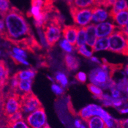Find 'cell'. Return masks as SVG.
Here are the masks:
<instances>
[{
    "mask_svg": "<svg viewBox=\"0 0 128 128\" xmlns=\"http://www.w3.org/2000/svg\"><path fill=\"white\" fill-rule=\"evenodd\" d=\"M120 113L121 114H127V113H128V108H122V109H120Z\"/></svg>",
    "mask_w": 128,
    "mask_h": 128,
    "instance_id": "41",
    "label": "cell"
},
{
    "mask_svg": "<svg viewBox=\"0 0 128 128\" xmlns=\"http://www.w3.org/2000/svg\"><path fill=\"white\" fill-rule=\"evenodd\" d=\"M10 55L12 60L16 64H22L26 65V66H29L30 65V62L26 60V58H22L21 56H18L16 55V54H14L12 52H10Z\"/></svg>",
    "mask_w": 128,
    "mask_h": 128,
    "instance_id": "30",
    "label": "cell"
},
{
    "mask_svg": "<svg viewBox=\"0 0 128 128\" xmlns=\"http://www.w3.org/2000/svg\"><path fill=\"white\" fill-rule=\"evenodd\" d=\"M118 27L110 22H103L96 25V34L97 38H108Z\"/></svg>",
    "mask_w": 128,
    "mask_h": 128,
    "instance_id": "9",
    "label": "cell"
},
{
    "mask_svg": "<svg viewBox=\"0 0 128 128\" xmlns=\"http://www.w3.org/2000/svg\"><path fill=\"white\" fill-rule=\"evenodd\" d=\"M20 94L17 92L9 90L7 95L3 96L0 104L1 112L6 118L12 114L20 111Z\"/></svg>",
    "mask_w": 128,
    "mask_h": 128,
    "instance_id": "4",
    "label": "cell"
},
{
    "mask_svg": "<svg viewBox=\"0 0 128 128\" xmlns=\"http://www.w3.org/2000/svg\"><path fill=\"white\" fill-rule=\"evenodd\" d=\"M3 88H4V87H3L2 86H0V92H3Z\"/></svg>",
    "mask_w": 128,
    "mask_h": 128,
    "instance_id": "44",
    "label": "cell"
},
{
    "mask_svg": "<svg viewBox=\"0 0 128 128\" xmlns=\"http://www.w3.org/2000/svg\"><path fill=\"white\" fill-rule=\"evenodd\" d=\"M32 80H21L18 81V87H17V92H22V94L28 93L32 91L31 87H32ZM19 94V93H18Z\"/></svg>",
    "mask_w": 128,
    "mask_h": 128,
    "instance_id": "20",
    "label": "cell"
},
{
    "mask_svg": "<svg viewBox=\"0 0 128 128\" xmlns=\"http://www.w3.org/2000/svg\"><path fill=\"white\" fill-rule=\"evenodd\" d=\"M108 50L113 52L128 56V34L117 29L108 38Z\"/></svg>",
    "mask_w": 128,
    "mask_h": 128,
    "instance_id": "3",
    "label": "cell"
},
{
    "mask_svg": "<svg viewBox=\"0 0 128 128\" xmlns=\"http://www.w3.org/2000/svg\"><path fill=\"white\" fill-rule=\"evenodd\" d=\"M86 122L89 128H107L103 119L98 116H93Z\"/></svg>",
    "mask_w": 128,
    "mask_h": 128,
    "instance_id": "18",
    "label": "cell"
},
{
    "mask_svg": "<svg viewBox=\"0 0 128 128\" xmlns=\"http://www.w3.org/2000/svg\"><path fill=\"white\" fill-rule=\"evenodd\" d=\"M36 74V72L33 69H28L26 70L19 71L15 74L18 80H32Z\"/></svg>",
    "mask_w": 128,
    "mask_h": 128,
    "instance_id": "19",
    "label": "cell"
},
{
    "mask_svg": "<svg viewBox=\"0 0 128 128\" xmlns=\"http://www.w3.org/2000/svg\"><path fill=\"white\" fill-rule=\"evenodd\" d=\"M112 6V8L109 14V16L110 17L119 12L128 10V2L126 0H117Z\"/></svg>",
    "mask_w": 128,
    "mask_h": 128,
    "instance_id": "17",
    "label": "cell"
},
{
    "mask_svg": "<svg viewBox=\"0 0 128 128\" xmlns=\"http://www.w3.org/2000/svg\"><path fill=\"white\" fill-rule=\"evenodd\" d=\"M111 94L112 97L114 99H118L121 98V92L118 90L116 87L111 89Z\"/></svg>",
    "mask_w": 128,
    "mask_h": 128,
    "instance_id": "36",
    "label": "cell"
},
{
    "mask_svg": "<svg viewBox=\"0 0 128 128\" xmlns=\"http://www.w3.org/2000/svg\"><path fill=\"white\" fill-rule=\"evenodd\" d=\"M86 29V44L90 48L93 46L96 40L97 36L96 34V24L94 23L89 24L85 27Z\"/></svg>",
    "mask_w": 128,
    "mask_h": 128,
    "instance_id": "13",
    "label": "cell"
},
{
    "mask_svg": "<svg viewBox=\"0 0 128 128\" xmlns=\"http://www.w3.org/2000/svg\"><path fill=\"white\" fill-rule=\"evenodd\" d=\"M22 119H23V114L21 112L18 111L7 117V122H14Z\"/></svg>",
    "mask_w": 128,
    "mask_h": 128,
    "instance_id": "31",
    "label": "cell"
},
{
    "mask_svg": "<svg viewBox=\"0 0 128 128\" xmlns=\"http://www.w3.org/2000/svg\"><path fill=\"white\" fill-rule=\"evenodd\" d=\"M116 87L120 91H122L123 92H128V80L127 78H123L121 80L118 84L116 85Z\"/></svg>",
    "mask_w": 128,
    "mask_h": 128,
    "instance_id": "32",
    "label": "cell"
},
{
    "mask_svg": "<svg viewBox=\"0 0 128 128\" xmlns=\"http://www.w3.org/2000/svg\"><path fill=\"white\" fill-rule=\"evenodd\" d=\"M113 20L118 27V29L128 34V10H124L117 13L112 17Z\"/></svg>",
    "mask_w": 128,
    "mask_h": 128,
    "instance_id": "10",
    "label": "cell"
},
{
    "mask_svg": "<svg viewBox=\"0 0 128 128\" xmlns=\"http://www.w3.org/2000/svg\"><path fill=\"white\" fill-rule=\"evenodd\" d=\"M12 53L14 54H16V55L18 56H21L22 58H24L26 59L28 56H27V53L26 52V51L24 50L22 48L18 47V46H15L12 49Z\"/></svg>",
    "mask_w": 128,
    "mask_h": 128,
    "instance_id": "33",
    "label": "cell"
},
{
    "mask_svg": "<svg viewBox=\"0 0 128 128\" xmlns=\"http://www.w3.org/2000/svg\"><path fill=\"white\" fill-rule=\"evenodd\" d=\"M70 13L76 26L82 28L90 24L92 17V7L87 8H78L72 4Z\"/></svg>",
    "mask_w": 128,
    "mask_h": 128,
    "instance_id": "6",
    "label": "cell"
},
{
    "mask_svg": "<svg viewBox=\"0 0 128 128\" xmlns=\"http://www.w3.org/2000/svg\"><path fill=\"white\" fill-rule=\"evenodd\" d=\"M78 115L85 121L93 116L100 117L104 122L112 118L110 114L102 108V107L95 104H90L84 107L80 110Z\"/></svg>",
    "mask_w": 128,
    "mask_h": 128,
    "instance_id": "7",
    "label": "cell"
},
{
    "mask_svg": "<svg viewBox=\"0 0 128 128\" xmlns=\"http://www.w3.org/2000/svg\"><path fill=\"white\" fill-rule=\"evenodd\" d=\"M50 128V126H48V124H46V125H45V126H44V128Z\"/></svg>",
    "mask_w": 128,
    "mask_h": 128,
    "instance_id": "43",
    "label": "cell"
},
{
    "mask_svg": "<svg viewBox=\"0 0 128 128\" xmlns=\"http://www.w3.org/2000/svg\"><path fill=\"white\" fill-rule=\"evenodd\" d=\"M66 1H67V2H68L70 5H71L72 4V2H73V0H66Z\"/></svg>",
    "mask_w": 128,
    "mask_h": 128,
    "instance_id": "42",
    "label": "cell"
},
{
    "mask_svg": "<svg viewBox=\"0 0 128 128\" xmlns=\"http://www.w3.org/2000/svg\"><path fill=\"white\" fill-rule=\"evenodd\" d=\"M80 128H86V127L82 125V126H81V127H80Z\"/></svg>",
    "mask_w": 128,
    "mask_h": 128,
    "instance_id": "46",
    "label": "cell"
},
{
    "mask_svg": "<svg viewBox=\"0 0 128 128\" xmlns=\"http://www.w3.org/2000/svg\"><path fill=\"white\" fill-rule=\"evenodd\" d=\"M5 32L2 38L10 42L20 48L33 51L40 45L32 34L31 29L23 14L12 7L4 18Z\"/></svg>",
    "mask_w": 128,
    "mask_h": 128,
    "instance_id": "1",
    "label": "cell"
},
{
    "mask_svg": "<svg viewBox=\"0 0 128 128\" xmlns=\"http://www.w3.org/2000/svg\"><path fill=\"white\" fill-rule=\"evenodd\" d=\"M6 127L7 128H30L24 119L16 121L14 122H7Z\"/></svg>",
    "mask_w": 128,
    "mask_h": 128,
    "instance_id": "25",
    "label": "cell"
},
{
    "mask_svg": "<svg viewBox=\"0 0 128 128\" xmlns=\"http://www.w3.org/2000/svg\"><path fill=\"white\" fill-rule=\"evenodd\" d=\"M96 0H73L72 4L78 8H87L94 6Z\"/></svg>",
    "mask_w": 128,
    "mask_h": 128,
    "instance_id": "21",
    "label": "cell"
},
{
    "mask_svg": "<svg viewBox=\"0 0 128 128\" xmlns=\"http://www.w3.org/2000/svg\"><path fill=\"white\" fill-rule=\"evenodd\" d=\"M1 53H2V52H1V51H0V54H1Z\"/></svg>",
    "mask_w": 128,
    "mask_h": 128,
    "instance_id": "48",
    "label": "cell"
},
{
    "mask_svg": "<svg viewBox=\"0 0 128 128\" xmlns=\"http://www.w3.org/2000/svg\"><path fill=\"white\" fill-rule=\"evenodd\" d=\"M64 62L66 68L70 71L76 70L79 67V60L74 56L67 54L64 58Z\"/></svg>",
    "mask_w": 128,
    "mask_h": 128,
    "instance_id": "15",
    "label": "cell"
},
{
    "mask_svg": "<svg viewBox=\"0 0 128 128\" xmlns=\"http://www.w3.org/2000/svg\"><path fill=\"white\" fill-rule=\"evenodd\" d=\"M48 78H49V79H50V80H51V81H53V79H52V78L50 77V76H48Z\"/></svg>",
    "mask_w": 128,
    "mask_h": 128,
    "instance_id": "45",
    "label": "cell"
},
{
    "mask_svg": "<svg viewBox=\"0 0 128 128\" xmlns=\"http://www.w3.org/2000/svg\"><path fill=\"white\" fill-rule=\"evenodd\" d=\"M50 1H51V2H54V0H50Z\"/></svg>",
    "mask_w": 128,
    "mask_h": 128,
    "instance_id": "47",
    "label": "cell"
},
{
    "mask_svg": "<svg viewBox=\"0 0 128 128\" xmlns=\"http://www.w3.org/2000/svg\"><path fill=\"white\" fill-rule=\"evenodd\" d=\"M108 16V13L107 12L104 8H102L96 6L92 7L91 21L94 24H98V23L105 22Z\"/></svg>",
    "mask_w": 128,
    "mask_h": 128,
    "instance_id": "12",
    "label": "cell"
},
{
    "mask_svg": "<svg viewBox=\"0 0 128 128\" xmlns=\"http://www.w3.org/2000/svg\"><path fill=\"white\" fill-rule=\"evenodd\" d=\"M124 102V99L120 98L118 99H114V102H113L112 106L115 107H120L123 104V103Z\"/></svg>",
    "mask_w": 128,
    "mask_h": 128,
    "instance_id": "37",
    "label": "cell"
},
{
    "mask_svg": "<svg viewBox=\"0 0 128 128\" xmlns=\"http://www.w3.org/2000/svg\"><path fill=\"white\" fill-rule=\"evenodd\" d=\"M90 60H91L92 62H94V63L100 64H102V62H101V61L100 60V59H99L98 58H96V57L92 56V57H90Z\"/></svg>",
    "mask_w": 128,
    "mask_h": 128,
    "instance_id": "39",
    "label": "cell"
},
{
    "mask_svg": "<svg viewBox=\"0 0 128 128\" xmlns=\"http://www.w3.org/2000/svg\"><path fill=\"white\" fill-rule=\"evenodd\" d=\"M75 78H76V80H77V81H78L79 82L85 83L87 79V75H86L84 72H80L76 74V75H75Z\"/></svg>",
    "mask_w": 128,
    "mask_h": 128,
    "instance_id": "34",
    "label": "cell"
},
{
    "mask_svg": "<svg viewBox=\"0 0 128 128\" xmlns=\"http://www.w3.org/2000/svg\"><path fill=\"white\" fill-rule=\"evenodd\" d=\"M87 88H88L89 91L94 95V98L98 100H99L100 97L102 96V94H103L102 88H100L98 86H96L92 83L87 84Z\"/></svg>",
    "mask_w": 128,
    "mask_h": 128,
    "instance_id": "24",
    "label": "cell"
},
{
    "mask_svg": "<svg viewBox=\"0 0 128 128\" xmlns=\"http://www.w3.org/2000/svg\"><path fill=\"white\" fill-rule=\"evenodd\" d=\"M84 45H86V29H85V27H82V28L79 27L75 46L76 48Z\"/></svg>",
    "mask_w": 128,
    "mask_h": 128,
    "instance_id": "22",
    "label": "cell"
},
{
    "mask_svg": "<svg viewBox=\"0 0 128 128\" xmlns=\"http://www.w3.org/2000/svg\"><path fill=\"white\" fill-rule=\"evenodd\" d=\"M56 80L58 83L61 85V87H65L67 86L68 84V77L64 73L62 72H58L56 75Z\"/></svg>",
    "mask_w": 128,
    "mask_h": 128,
    "instance_id": "27",
    "label": "cell"
},
{
    "mask_svg": "<svg viewBox=\"0 0 128 128\" xmlns=\"http://www.w3.org/2000/svg\"><path fill=\"white\" fill-rule=\"evenodd\" d=\"M5 32V25H4V19L0 18V38H2V36Z\"/></svg>",
    "mask_w": 128,
    "mask_h": 128,
    "instance_id": "38",
    "label": "cell"
},
{
    "mask_svg": "<svg viewBox=\"0 0 128 128\" xmlns=\"http://www.w3.org/2000/svg\"><path fill=\"white\" fill-rule=\"evenodd\" d=\"M89 80L92 84L98 86L102 89H111L116 86V82L112 80L110 72L101 66L92 70L90 72Z\"/></svg>",
    "mask_w": 128,
    "mask_h": 128,
    "instance_id": "2",
    "label": "cell"
},
{
    "mask_svg": "<svg viewBox=\"0 0 128 128\" xmlns=\"http://www.w3.org/2000/svg\"><path fill=\"white\" fill-rule=\"evenodd\" d=\"M76 49H77L78 52L80 54V55L83 56L85 58H90V57L92 56L93 52L92 50V49L91 48L89 49L86 45L79 46V47L76 48Z\"/></svg>",
    "mask_w": 128,
    "mask_h": 128,
    "instance_id": "26",
    "label": "cell"
},
{
    "mask_svg": "<svg viewBox=\"0 0 128 128\" xmlns=\"http://www.w3.org/2000/svg\"><path fill=\"white\" fill-rule=\"evenodd\" d=\"M102 102V104L104 106H112L113 102H114V98L112 96H110L108 94H102V96L99 99Z\"/></svg>",
    "mask_w": 128,
    "mask_h": 128,
    "instance_id": "29",
    "label": "cell"
},
{
    "mask_svg": "<svg viewBox=\"0 0 128 128\" xmlns=\"http://www.w3.org/2000/svg\"><path fill=\"white\" fill-rule=\"evenodd\" d=\"M108 38H98L96 42L92 47L93 52L108 50Z\"/></svg>",
    "mask_w": 128,
    "mask_h": 128,
    "instance_id": "16",
    "label": "cell"
},
{
    "mask_svg": "<svg viewBox=\"0 0 128 128\" xmlns=\"http://www.w3.org/2000/svg\"><path fill=\"white\" fill-rule=\"evenodd\" d=\"M74 124H75V126L76 127V128H80L81 126L82 125V122H81V121H80V120H78V119L75 120Z\"/></svg>",
    "mask_w": 128,
    "mask_h": 128,
    "instance_id": "40",
    "label": "cell"
},
{
    "mask_svg": "<svg viewBox=\"0 0 128 128\" xmlns=\"http://www.w3.org/2000/svg\"><path fill=\"white\" fill-rule=\"evenodd\" d=\"M51 88H52V91L57 95H60L64 92V89H62V87L56 84H53Z\"/></svg>",
    "mask_w": 128,
    "mask_h": 128,
    "instance_id": "35",
    "label": "cell"
},
{
    "mask_svg": "<svg viewBox=\"0 0 128 128\" xmlns=\"http://www.w3.org/2000/svg\"><path fill=\"white\" fill-rule=\"evenodd\" d=\"M10 10V2L9 0H0V17L4 19V17Z\"/></svg>",
    "mask_w": 128,
    "mask_h": 128,
    "instance_id": "23",
    "label": "cell"
},
{
    "mask_svg": "<svg viewBox=\"0 0 128 128\" xmlns=\"http://www.w3.org/2000/svg\"><path fill=\"white\" fill-rule=\"evenodd\" d=\"M59 44H60V47H61V48H62V50H64L66 53H72L73 51V49H74V46H73L70 43L68 42L67 41V40H66L65 39H62V40H60Z\"/></svg>",
    "mask_w": 128,
    "mask_h": 128,
    "instance_id": "28",
    "label": "cell"
},
{
    "mask_svg": "<svg viewBox=\"0 0 128 128\" xmlns=\"http://www.w3.org/2000/svg\"><path fill=\"white\" fill-rule=\"evenodd\" d=\"M9 72L8 66L3 60H0V86L4 87L8 85Z\"/></svg>",
    "mask_w": 128,
    "mask_h": 128,
    "instance_id": "14",
    "label": "cell"
},
{
    "mask_svg": "<svg viewBox=\"0 0 128 128\" xmlns=\"http://www.w3.org/2000/svg\"><path fill=\"white\" fill-rule=\"evenodd\" d=\"M78 29L79 27L76 25L64 26L62 29V34L63 38L68 42L70 43L73 46H75L76 44Z\"/></svg>",
    "mask_w": 128,
    "mask_h": 128,
    "instance_id": "11",
    "label": "cell"
},
{
    "mask_svg": "<svg viewBox=\"0 0 128 128\" xmlns=\"http://www.w3.org/2000/svg\"><path fill=\"white\" fill-rule=\"evenodd\" d=\"M25 121L30 128H44L47 123L46 114L43 106L29 114Z\"/></svg>",
    "mask_w": 128,
    "mask_h": 128,
    "instance_id": "8",
    "label": "cell"
},
{
    "mask_svg": "<svg viewBox=\"0 0 128 128\" xmlns=\"http://www.w3.org/2000/svg\"><path fill=\"white\" fill-rule=\"evenodd\" d=\"M20 111L22 114H28L32 112L36 109L42 107L41 102L32 91L24 93L20 95Z\"/></svg>",
    "mask_w": 128,
    "mask_h": 128,
    "instance_id": "5",
    "label": "cell"
}]
</instances>
